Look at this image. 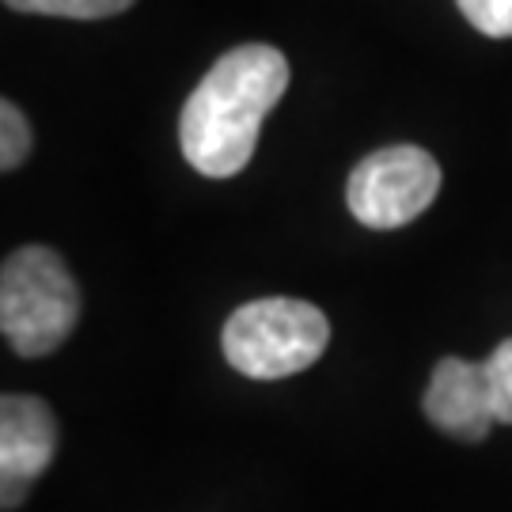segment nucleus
<instances>
[{
    "label": "nucleus",
    "instance_id": "1",
    "mask_svg": "<svg viewBox=\"0 0 512 512\" xmlns=\"http://www.w3.org/2000/svg\"><path fill=\"white\" fill-rule=\"evenodd\" d=\"M289 92V61L277 46L247 42L220 57L179 114L186 164L205 179H232L251 164L266 114Z\"/></svg>",
    "mask_w": 512,
    "mask_h": 512
},
{
    "label": "nucleus",
    "instance_id": "2",
    "mask_svg": "<svg viewBox=\"0 0 512 512\" xmlns=\"http://www.w3.org/2000/svg\"><path fill=\"white\" fill-rule=\"evenodd\" d=\"M80 319V289L54 247H19L0 270V330L19 357L65 346Z\"/></svg>",
    "mask_w": 512,
    "mask_h": 512
},
{
    "label": "nucleus",
    "instance_id": "3",
    "mask_svg": "<svg viewBox=\"0 0 512 512\" xmlns=\"http://www.w3.org/2000/svg\"><path fill=\"white\" fill-rule=\"evenodd\" d=\"M330 342L327 315L293 296L251 300L228 315L220 346L228 365L247 380H285L323 357Z\"/></svg>",
    "mask_w": 512,
    "mask_h": 512
},
{
    "label": "nucleus",
    "instance_id": "4",
    "mask_svg": "<svg viewBox=\"0 0 512 512\" xmlns=\"http://www.w3.org/2000/svg\"><path fill=\"white\" fill-rule=\"evenodd\" d=\"M440 194V164L418 145H387L349 171L346 205L365 228L391 232L418 220Z\"/></svg>",
    "mask_w": 512,
    "mask_h": 512
},
{
    "label": "nucleus",
    "instance_id": "5",
    "mask_svg": "<svg viewBox=\"0 0 512 512\" xmlns=\"http://www.w3.org/2000/svg\"><path fill=\"white\" fill-rule=\"evenodd\" d=\"M57 452V418L38 395L0 399V505L19 509Z\"/></svg>",
    "mask_w": 512,
    "mask_h": 512
},
{
    "label": "nucleus",
    "instance_id": "6",
    "mask_svg": "<svg viewBox=\"0 0 512 512\" xmlns=\"http://www.w3.org/2000/svg\"><path fill=\"white\" fill-rule=\"evenodd\" d=\"M421 406L437 429L463 444H482L497 421L482 361H467V357H440Z\"/></svg>",
    "mask_w": 512,
    "mask_h": 512
},
{
    "label": "nucleus",
    "instance_id": "7",
    "mask_svg": "<svg viewBox=\"0 0 512 512\" xmlns=\"http://www.w3.org/2000/svg\"><path fill=\"white\" fill-rule=\"evenodd\" d=\"M12 12L27 16H57V19H110L122 16L137 0H4Z\"/></svg>",
    "mask_w": 512,
    "mask_h": 512
},
{
    "label": "nucleus",
    "instance_id": "8",
    "mask_svg": "<svg viewBox=\"0 0 512 512\" xmlns=\"http://www.w3.org/2000/svg\"><path fill=\"white\" fill-rule=\"evenodd\" d=\"M482 372H486V391H490L494 418L501 425H512V338L497 342L494 353L482 361Z\"/></svg>",
    "mask_w": 512,
    "mask_h": 512
},
{
    "label": "nucleus",
    "instance_id": "9",
    "mask_svg": "<svg viewBox=\"0 0 512 512\" xmlns=\"http://www.w3.org/2000/svg\"><path fill=\"white\" fill-rule=\"evenodd\" d=\"M31 152V122L23 118L16 103H0V167L16 171Z\"/></svg>",
    "mask_w": 512,
    "mask_h": 512
},
{
    "label": "nucleus",
    "instance_id": "10",
    "mask_svg": "<svg viewBox=\"0 0 512 512\" xmlns=\"http://www.w3.org/2000/svg\"><path fill=\"white\" fill-rule=\"evenodd\" d=\"M467 23L486 38H512V0H456Z\"/></svg>",
    "mask_w": 512,
    "mask_h": 512
}]
</instances>
